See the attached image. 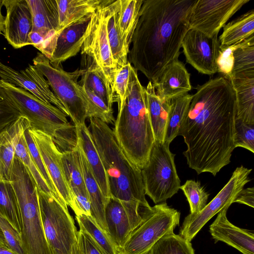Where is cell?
<instances>
[{"label": "cell", "mask_w": 254, "mask_h": 254, "mask_svg": "<svg viewBox=\"0 0 254 254\" xmlns=\"http://www.w3.org/2000/svg\"><path fill=\"white\" fill-rule=\"evenodd\" d=\"M71 254H81L77 241L73 245Z\"/></svg>", "instance_id": "51"}, {"label": "cell", "mask_w": 254, "mask_h": 254, "mask_svg": "<svg viewBox=\"0 0 254 254\" xmlns=\"http://www.w3.org/2000/svg\"><path fill=\"white\" fill-rule=\"evenodd\" d=\"M11 102L30 123V128L51 136L60 150H66L76 143L75 126L67 115L52 104H47L27 90L0 80Z\"/></svg>", "instance_id": "5"}, {"label": "cell", "mask_w": 254, "mask_h": 254, "mask_svg": "<svg viewBox=\"0 0 254 254\" xmlns=\"http://www.w3.org/2000/svg\"><path fill=\"white\" fill-rule=\"evenodd\" d=\"M0 214L21 235L22 220L15 190L10 181L0 179Z\"/></svg>", "instance_id": "34"}, {"label": "cell", "mask_w": 254, "mask_h": 254, "mask_svg": "<svg viewBox=\"0 0 254 254\" xmlns=\"http://www.w3.org/2000/svg\"><path fill=\"white\" fill-rule=\"evenodd\" d=\"M234 202L244 204L254 207V188H248L241 190L238 194Z\"/></svg>", "instance_id": "49"}, {"label": "cell", "mask_w": 254, "mask_h": 254, "mask_svg": "<svg viewBox=\"0 0 254 254\" xmlns=\"http://www.w3.org/2000/svg\"><path fill=\"white\" fill-rule=\"evenodd\" d=\"M10 182L20 211L22 246L25 254H52L46 241L39 207L37 188L25 166L14 158Z\"/></svg>", "instance_id": "6"}, {"label": "cell", "mask_w": 254, "mask_h": 254, "mask_svg": "<svg viewBox=\"0 0 254 254\" xmlns=\"http://www.w3.org/2000/svg\"><path fill=\"white\" fill-rule=\"evenodd\" d=\"M77 242L81 254H102L95 245L79 230Z\"/></svg>", "instance_id": "48"}, {"label": "cell", "mask_w": 254, "mask_h": 254, "mask_svg": "<svg viewBox=\"0 0 254 254\" xmlns=\"http://www.w3.org/2000/svg\"><path fill=\"white\" fill-rule=\"evenodd\" d=\"M79 140L94 177L104 197H112L107 174L93 141L91 132L85 124L75 127Z\"/></svg>", "instance_id": "22"}, {"label": "cell", "mask_w": 254, "mask_h": 254, "mask_svg": "<svg viewBox=\"0 0 254 254\" xmlns=\"http://www.w3.org/2000/svg\"><path fill=\"white\" fill-rule=\"evenodd\" d=\"M28 130L57 192L65 204L71 208L73 196L64 171L62 152L51 136L40 131L30 128Z\"/></svg>", "instance_id": "15"}, {"label": "cell", "mask_w": 254, "mask_h": 254, "mask_svg": "<svg viewBox=\"0 0 254 254\" xmlns=\"http://www.w3.org/2000/svg\"><path fill=\"white\" fill-rule=\"evenodd\" d=\"M230 81L236 93V119L254 125V77L233 78Z\"/></svg>", "instance_id": "27"}, {"label": "cell", "mask_w": 254, "mask_h": 254, "mask_svg": "<svg viewBox=\"0 0 254 254\" xmlns=\"http://www.w3.org/2000/svg\"><path fill=\"white\" fill-rule=\"evenodd\" d=\"M105 215L108 234L117 250L132 231L128 216L121 203L112 196L106 204Z\"/></svg>", "instance_id": "24"}, {"label": "cell", "mask_w": 254, "mask_h": 254, "mask_svg": "<svg viewBox=\"0 0 254 254\" xmlns=\"http://www.w3.org/2000/svg\"><path fill=\"white\" fill-rule=\"evenodd\" d=\"M246 77H254V35L246 39L233 52V64L230 80Z\"/></svg>", "instance_id": "36"}, {"label": "cell", "mask_w": 254, "mask_h": 254, "mask_svg": "<svg viewBox=\"0 0 254 254\" xmlns=\"http://www.w3.org/2000/svg\"><path fill=\"white\" fill-rule=\"evenodd\" d=\"M169 145L154 140L148 161L141 170L145 194L156 204L166 202L178 192L181 186L175 154L171 152Z\"/></svg>", "instance_id": "8"}, {"label": "cell", "mask_w": 254, "mask_h": 254, "mask_svg": "<svg viewBox=\"0 0 254 254\" xmlns=\"http://www.w3.org/2000/svg\"><path fill=\"white\" fill-rule=\"evenodd\" d=\"M0 246L6 248H8L6 241L5 240L4 235L2 232V230L0 227Z\"/></svg>", "instance_id": "52"}, {"label": "cell", "mask_w": 254, "mask_h": 254, "mask_svg": "<svg viewBox=\"0 0 254 254\" xmlns=\"http://www.w3.org/2000/svg\"><path fill=\"white\" fill-rule=\"evenodd\" d=\"M254 9L229 22L223 27L218 40L220 46L236 45L254 36Z\"/></svg>", "instance_id": "30"}, {"label": "cell", "mask_w": 254, "mask_h": 254, "mask_svg": "<svg viewBox=\"0 0 254 254\" xmlns=\"http://www.w3.org/2000/svg\"><path fill=\"white\" fill-rule=\"evenodd\" d=\"M142 223L131 232L117 254H147L164 236L179 225L180 212L166 202L156 204L143 215Z\"/></svg>", "instance_id": "9"}, {"label": "cell", "mask_w": 254, "mask_h": 254, "mask_svg": "<svg viewBox=\"0 0 254 254\" xmlns=\"http://www.w3.org/2000/svg\"><path fill=\"white\" fill-rule=\"evenodd\" d=\"M0 77L3 81L27 90L43 102L54 105L67 115L65 108L50 89L48 81L34 65L29 64L25 69L18 71L0 62Z\"/></svg>", "instance_id": "16"}, {"label": "cell", "mask_w": 254, "mask_h": 254, "mask_svg": "<svg viewBox=\"0 0 254 254\" xmlns=\"http://www.w3.org/2000/svg\"><path fill=\"white\" fill-rule=\"evenodd\" d=\"M102 0H56L59 29H63L92 14Z\"/></svg>", "instance_id": "29"}, {"label": "cell", "mask_w": 254, "mask_h": 254, "mask_svg": "<svg viewBox=\"0 0 254 254\" xmlns=\"http://www.w3.org/2000/svg\"><path fill=\"white\" fill-rule=\"evenodd\" d=\"M147 254H195L190 242L174 233L164 236Z\"/></svg>", "instance_id": "38"}, {"label": "cell", "mask_w": 254, "mask_h": 254, "mask_svg": "<svg viewBox=\"0 0 254 254\" xmlns=\"http://www.w3.org/2000/svg\"><path fill=\"white\" fill-rule=\"evenodd\" d=\"M252 169L243 166L237 167L228 183L218 194L199 212L187 216L180 228L179 235L191 242L204 225L215 214L228 208L245 185L251 181Z\"/></svg>", "instance_id": "12"}, {"label": "cell", "mask_w": 254, "mask_h": 254, "mask_svg": "<svg viewBox=\"0 0 254 254\" xmlns=\"http://www.w3.org/2000/svg\"><path fill=\"white\" fill-rule=\"evenodd\" d=\"M79 230L100 251L102 254H117V248L108 234L91 216H75Z\"/></svg>", "instance_id": "35"}, {"label": "cell", "mask_w": 254, "mask_h": 254, "mask_svg": "<svg viewBox=\"0 0 254 254\" xmlns=\"http://www.w3.org/2000/svg\"><path fill=\"white\" fill-rule=\"evenodd\" d=\"M21 116L0 83V133Z\"/></svg>", "instance_id": "43"}, {"label": "cell", "mask_w": 254, "mask_h": 254, "mask_svg": "<svg viewBox=\"0 0 254 254\" xmlns=\"http://www.w3.org/2000/svg\"><path fill=\"white\" fill-rule=\"evenodd\" d=\"M196 0H143L127 60L153 84L178 60Z\"/></svg>", "instance_id": "2"}, {"label": "cell", "mask_w": 254, "mask_h": 254, "mask_svg": "<svg viewBox=\"0 0 254 254\" xmlns=\"http://www.w3.org/2000/svg\"><path fill=\"white\" fill-rule=\"evenodd\" d=\"M180 189L189 202L190 214L199 212L206 205L209 194L201 186L200 182L188 180Z\"/></svg>", "instance_id": "41"}, {"label": "cell", "mask_w": 254, "mask_h": 254, "mask_svg": "<svg viewBox=\"0 0 254 254\" xmlns=\"http://www.w3.org/2000/svg\"><path fill=\"white\" fill-rule=\"evenodd\" d=\"M0 227L4 235L8 248L16 254H25L22 246L20 234L0 214Z\"/></svg>", "instance_id": "47"}, {"label": "cell", "mask_w": 254, "mask_h": 254, "mask_svg": "<svg viewBox=\"0 0 254 254\" xmlns=\"http://www.w3.org/2000/svg\"><path fill=\"white\" fill-rule=\"evenodd\" d=\"M229 46H220L216 61L217 72L230 80L233 64V52L245 42Z\"/></svg>", "instance_id": "46"}, {"label": "cell", "mask_w": 254, "mask_h": 254, "mask_svg": "<svg viewBox=\"0 0 254 254\" xmlns=\"http://www.w3.org/2000/svg\"><path fill=\"white\" fill-rule=\"evenodd\" d=\"M62 161L64 175L72 190H78L87 193L80 164L78 146L62 152Z\"/></svg>", "instance_id": "37"}, {"label": "cell", "mask_w": 254, "mask_h": 254, "mask_svg": "<svg viewBox=\"0 0 254 254\" xmlns=\"http://www.w3.org/2000/svg\"><path fill=\"white\" fill-rule=\"evenodd\" d=\"M87 67L78 82L87 87L97 96L100 97L111 109L116 102L112 88L105 78L103 73L92 61L87 58Z\"/></svg>", "instance_id": "32"}, {"label": "cell", "mask_w": 254, "mask_h": 254, "mask_svg": "<svg viewBox=\"0 0 254 254\" xmlns=\"http://www.w3.org/2000/svg\"><path fill=\"white\" fill-rule=\"evenodd\" d=\"M24 135L31 157L42 177L52 191L56 199L64 207H67V205L60 197L57 192L51 177L44 164L35 142L28 129L25 131Z\"/></svg>", "instance_id": "42"}, {"label": "cell", "mask_w": 254, "mask_h": 254, "mask_svg": "<svg viewBox=\"0 0 254 254\" xmlns=\"http://www.w3.org/2000/svg\"><path fill=\"white\" fill-rule=\"evenodd\" d=\"M3 6V0H0V34L3 31L5 17L1 13V8Z\"/></svg>", "instance_id": "50"}, {"label": "cell", "mask_w": 254, "mask_h": 254, "mask_svg": "<svg viewBox=\"0 0 254 254\" xmlns=\"http://www.w3.org/2000/svg\"><path fill=\"white\" fill-rule=\"evenodd\" d=\"M76 143L78 147L84 183L90 201L91 217L98 226L108 234L105 209L108 199H107L102 194L77 138Z\"/></svg>", "instance_id": "23"}, {"label": "cell", "mask_w": 254, "mask_h": 254, "mask_svg": "<svg viewBox=\"0 0 254 254\" xmlns=\"http://www.w3.org/2000/svg\"><path fill=\"white\" fill-rule=\"evenodd\" d=\"M143 2V0H120L119 29L122 41L128 50Z\"/></svg>", "instance_id": "31"}, {"label": "cell", "mask_w": 254, "mask_h": 254, "mask_svg": "<svg viewBox=\"0 0 254 254\" xmlns=\"http://www.w3.org/2000/svg\"><path fill=\"white\" fill-rule=\"evenodd\" d=\"M6 9L3 34L14 49L30 45L29 34L32 29V15L26 0H3Z\"/></svg>", "instance_id": "17"}, {"label": "cell", "mask_w": 254, "mask_h": 254, "mask_svg": "<svg viewBox=\"0 0 254 254\" xmlns=\"http://www.w3.org/2000/svg\"><path fill=\"white\" fill-rule=\"evenodd\" d=\"M145 98L154 140L164 142L165 129L170 109V100L161 99L152 83L145 87Z\"/></svg>", "instance_id": "25"}, {"label": "cell", "mask_w": 254, "mask_h": 254, "mask_svg": "<svg viewBox=\"0 0 254 254\" xmlns=\"http://www.w3.org/2000/svg\"><path fill=\"white\" fill-rule=\"evenodd\" d=\"M227 210L225 208L219 212L210 225L209 232L215 243L221 241L243 254H254V232L232 224L227 218Z\"/></svg>", "instance_id": "18"}, {"label": "cell", "mask_w": 254, "mask_h": 254, "mask_svg": "<svg viewBox=\"0 0 254 254\" xmlns=\"http://www.w3.org/2000/svg\"><path fill=\"white\" fill-rule=\"evenodd\" d=\"M113 130L118 144L141 170L146 164L154 142L145 93L137 71L131 65L127 96L118 107Z\"/></svg>", "instance_id": "4"}, {"label": "cell", "mask_w": 254, "mask_h": 254, "mask_svg": "<svg viewBox=\"0 0 254 254\" xmlns=\"http://www.w3.org/2000/svg\"><path fill=\"white\" fill-rule=\"evenodd\" d=\"M107 3L108 0H102L91 14L84 34L81 54L87 56L100 69L113 90L117 68L107 36Z\"/></svg>", "instance_id": "11"}, {"label": "cell", "mask_w": 254, "mask_h": 254, "mask_svg": "<svg viewBox=\"0 0 254 254\" xmlns=\"http://www.w3.org/2000/svg\"><path fill=\"white\" fill-rule=\"evenodd\" d=\"M196 90L178 135L187 145L183 154L189 167L197 174L215 176L230 163L235 148L236 93L222 76L209 79Z\"/></svg>", "instance_id": "1"}, {"label": "cell", "mask_w": 254, "mask_h": 254, "mask_svg": "<svg viewBox=\"0 0 254 254\" xmlns=\"http://www.w3.org/2000/svg\"><path fill=\"white\" fill-rule=\"evenodd\" d=\"M235 148L241 147L254 153V125L235 119L233 136Z\"/></svg>", "instance_id": "44"}, {"label": "cell", "mask_w": 254, "mask_h": 254, "mask_svg": "<svg viewBox=\"0 0 254 254\" xmlns=\"http://www.w3.org/2000/svg\"><path fill=\"white\" fill-rule=\"evenodd\" d=\"M15 158L18 159L25 166L37 188L55 198L31 157L24 134L16 146Z\"/></svg>", "instance_id": "40"}, {"label": "cell", "mask_w": 254, "mask_h": 254, "mask_svg": "<svg viewBox=\"0 0 254 254\" xmlns=\"http://www.w3.org/2000/svg\"><path fill=\"white\" fill-rule=\"evenodd\" d=\"M37 194L43 230L51 254H71L78 231L67 207L38 188Z\"/></svg>", "instance_id": "10"}, {"label": "cell", "mask_w": 254, "mask_h": 254, "mask_svg": "<svg viewBox=\"0 0 254 254\" xmlns=\"http://www.w3.org/2000/svg\"><path fill=\"white\" fill-rule=\"evenodd\" d=\"M80 84V89L87 103V118H96L106 124H113L115 119L113 109L85 85Z\"/></svg>", "instance_id": "39"}, {"label": "cell", "mask_w": 254, "mask_h": 254, "mask_svg": "<svg viewBox=\"0 0 254 254\" xmlns=\"http://www.w3.org/2000/svg\"><path fill=\"white\" fill-rule=\"evenodd\" d=\"M131 64L128 62L124 66L117 69L113 86V91L118 107H121L126 99Z\"/></svg>", "instance_id": "45"}, {"label": "cell", "mask_w": 254, "mask_h": 254, "mask_svg": "<svg viewBox=\"0 0 254 254\" xmlns=\"http://www.w3.org/2000/svg\"><path fill=\"white\" fill-rule=\"evenodd\" d=\"M33 65L48 81L53 93L65 108L67 115L75 127L85 124L87 106L80 89L77 79L84 72V69H77L69 72L63 69L61 64H52L41 53H37L33 60Z\"/></svg>", "instance_id": "7"}, {"label": "cell", "mask_w": 254, "mask_h": 254, "mask_svg": "<svg viewBox=\"0 0 254 254\" xmlns=\"http://www.w3.org/2000/svg\"><path fill=\"white\" fill-rule=\"evenodd\" d=\"M88 128L105 170L111 196L123 206L132 231L142 223V213L151 207L145 198L141 171L126 155L107 124L91 118Z\"/></svg>", "instance_id": "3"}, {"label": "cell", "mask_w": 254, "mask_h": 254, "mask_svg": "<svg viewBox=\"0 0 254 254\" xmlns=\"http://www.w3.org/2000/svg\"><path fill=\"white\" fill-rule=\"evenodd\" d=\"M120 0H108L107 9V32L114 62L117 68L128 62L129 50L121 37L118 25Z\"/></svg>", "instance_id": "26"}, {"label": "cell", "mask_w": 254, "mask_h": 254, "mask_svg": "<svg viewBox=\"0 0 254 254\" xmlns=\"http://www.w3.org/2000/svg\"><path fill=\"white\" fill-rule=\"evenodd\" d=\"M32 20V31L46 33L59 29V13L56 0H26Z\"/></svg>", "instance_id": "28"}, {"label": "cell", "mask_w": 254, "mask_h": 254, "mask_svg": "<svg viewBox=\"0 0 254 254\" xmlns=\"http://www.w3.org/2000/svg\"><path fill=\"white\" fill-rule=\"evenodd\" d=\"M250 0H196L190 13V29L218 36L227 21Z\"/></svg>", "instance_id": "13"}, {"label": "cell", "mask_w": 254, "mask_h": 254, "mask_svg": "<svg viewBox=\"0 0 254 254\" xmlns=\"http://www.w3.org/2000/svg\"><path fill=\"white\" fill-rule=\"evenodd\" d=\"M30 128L28 119L20 116L0 133V179L10 181L16 146L25 131Z\"/></svg>", "instance_id": "21"}, {"label": "cell", "mask_w": 254, "mask_h": 254, "mask_svg": "<svg viewBox=\"0 0 254 254\" xmlns=\"http://www.w3.org/2000/svg\"><path fill=\"white\" fill-rule=\"evenodd\" d=\"M192 95L188 93L172 98L164 142L169 144L177 137L188 114Z\"/></svg>", "instance_id": "33"}, {"label": "cell", "mask_w": 254, "mask_h": 254, "mask_svg": "<svg viewBox=\"0 0 254 254\" xmlns=\"http://www.w3.org/2000/svg\"><path fill=\"white\" fill-rule=\"evenodd\" d=\"M182 48L186 62L199 72L209 75L217 72L216 61L220 49L218 36L209 37L190 29L183 39Z\"/></svg>", "instance_id": "14"}, {"label": "cell", "mask_w": 254, "mask_h": 254, "mask_svg": "<svg viewBox=\"0 0 254 254\" xmlns=\"http://www.w3.org/2000/svg\"><path fill=\"white\" fill-rule=\"evenodd\" d=\"M0 254H16L8 248L0 246Z\"/></svg>", "instance_id": "53"}, {"label": "cell", "mask_w": 254, "mask_h": 254, "mask_svg": "<svg viewBox=\"0 0 254 254\" xmlns=\"http://www.w3.org/2000/svg\"><path fill=\"white\" fill-rule=\"evenodd\" d=\"M91 14L63 29L58 32L55 48L51 58L52 64L59 65L75 56L81 50L84 34Z\"/></svg>", "instance_id": "19"}, {"label": "cell", "mask_w": 254, "mask_h": 254, "mask_svg": "<svg viewBox=\"0 0 254 254\" xmlns=\"http://www.w3.org/2000/svg\"><path fill=\"white\" fill-rule=\"evenodd\" d=\"M190 75L185 64L177 60L168 65L158 80L152 84L161 99L170 100L191 90Z\"/></svg>", "instance_id": "20"}]
</instances>
